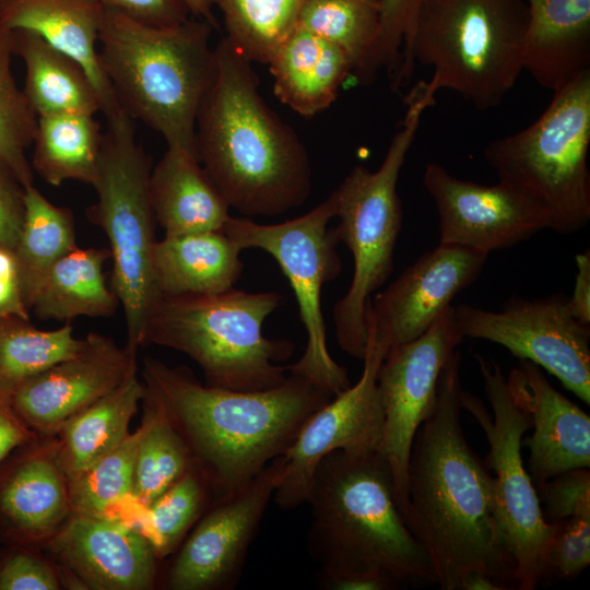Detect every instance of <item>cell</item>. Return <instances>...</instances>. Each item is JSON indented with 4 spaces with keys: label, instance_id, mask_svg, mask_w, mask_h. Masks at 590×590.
<instances>
[{
    "label": "cell",
    "instance_id": "83f0119b",
    "mask_svg": "<svg viewBox=\"0 0 590 590\" xmlns=\"http://www.w3.org/2000/svg\"><path fill=\"white\" fill-rule=\"evenodd\" d=\"M133 371L120 386L71 416L56 435L58 457L72 479L120 445L144 397L145 385Z\"/></svg>",
    "mask_w": 590,
    "mask_h": 590
},
{
    "label": "cell",
    "instance_id": "2e32d148",
    "mask_svg": "<svg viewBox=\"0 0 590 590\" xmlns=\"http://www.w3.org/2000/svg\"><path fill=\"white\" fill-rule=\"evenodd\" d=\"M387 352L368 341L359 379L334 396L302 427L284 455L283 477L272 499L284 510L307 503L319 461L334 450L380 451L385 414L377 373Z\"/></svg>",
    "mask_w": 590,
    "mask_h": 590
},
{
    "label": "cell",
    "instance_id": "f907efd6",
    "mask_svg": "<svg viewBox=\"0 0 590 590\" xmlns=\"http://www.w3.org/2000/svg\"><path fill=\"white\" fill-rule=\"evenodd\" d=\"M459 590H508V588L485 573L472 571L461 579Z\"/></svg>",
    "mask_w": 590,
    "mask_h": 590
},
{
    "label": "cell",
    "instance_id": "484cf974",
    "mask_svg": "<svg viewBox=\"0 0 590 590\" xmlns=\"http://www.w3.org/2000/svg\"><path fill=\"white\" fill-rule=\"evenodd\" d=\"M241 249L223 231L165 235L153 248L158 296L215 294L234 287L244 264Z\"/></svg>",
    "mask_w": 590,
    "mask_h": 590
},
{
    "label": "cell",
    "instance_id": "f1b7e54d",
    "mask_svg": "<svg viewBox=\"0 0 590 590\" xmlns=\"http://www.w3.org/2000/svg\"><path fill=\"white\" fill-rule=\"evenodd\" d=\"M14 55L25 64L23 92L37 115L101 111L97 93L82 66L37 33L15 28Z\"/></svg>",
    "mask_w": 590,
    "mask_h": 590
},
{
    "label": "cell",
    "instance_id": "d590c367",
    "mask_svg": "<svg viewBox=\"0 0 590 590\" xmlns=\"http://www.w3.org/2000/svg\"><path fill=\"white\" fill-rule=\"evenodd\" d=\"M215 499L212 486L193 464L142 512L137 527L151 543L157 558L176 550L187 532Z\"/></svg>",
    "mask_w": 590,
    "mask_h": 590
},
{
    "label": "cell",
    "instance_id": "8d00e7d4",
    "mask_svg": "<svg viewBox=\"0 0 590 590\" xmlns=\"http://www.w3.org/2000/svg\"><path fill=\"white\" fill-rule=\"evenodd\" d=\"M379 21V0H308L297 27L342 49L355 75L373 47Z\"/></svg>",
    "mask_w": 590,
    "mask_h": 590
},
{
    "label": "cell",
    "instance_id": "f546056e",
    "mask_svg": "<svg viewBox=\"0 0 590 590\" xmlns=\"http://www.w3.org/2000/svg\"><path fill=\"white\" fill-rule=\"evenodd\" d=\"M107 259L108 248H73L49 270L31 310L39 319L58 321L113 316L119 302L106 283Z\"/></svg>",
    "mask_w": 590,
    "mask_h": 590
},
{
    "label": "cell",
    "instance_id": "836d02e7",
    "mask_svg": "<svg viewBox=\"0 0 590 590\" xmlns=\"http://www.w3.org/2000/svg\"><path fill=\"white\" fill-rule=\"evenodd\" d=\"M83 342L69 323L42 330L30 319L0 317V388L12 394L27 379L75 355Z\"/></svg>",
    "mask_w": 590,
    "mask_h": 590
},
{
    "label": "cell",
    "instance_id": "ee69618b",
    "mask_svg": "<svg viewBox=\"0 0 590 590\" xmlns=\"http://www.w3.org/2000/svg\"><path fill=\"white\" fill-rule=\"evenodd\" d=\"M103 8L153 26L180 24L192 15L185 0H97Z\"/></svg>",
    "mask_w": 590,
    "mask_h": 590
},
{
    "label": "cell",
    "instance_id": "8fae6325",
    "mask_svg": "<svg viewBox=\"0 0 590 590\" xmlns=\"http://www.w3.org/2000/svg\"><path fill=\"white\" fill-rule=\"evenodd\" d=\"M333 217L334 206L329 196L305 214L281 223L259 224L249 217L229 216L223 227L241 250L259 248L280 266L294 292L307 333L303 355L287 366V371L331 397L351 385L346 370L329 353L321 308L323 285L342 269L337 251L339 239L333 227H329Z\"/></svg>",
    "mask_w": 590,
    "mask_h": 590
},
{
    "label": "cell",
    "instance_id": "9a60e30c",
    "mask_svg": "<svg viewBox=\"0 0 590 590\" xmlns=\"http://www.w3.org/2000/svg\"><path fill=\"white\" fill-rule=\"evenodd\" d=\"M284 467V456L278 457L247 484L212 502L180 545L168 571L169 589L235 588Z\"/></svg>",
    "mask_w": 590,
    "mask_h": 590
},
{
    "label": "cell",
    "instance_id": "c3c4849f",
    "mask_svg": "<svg viewBox=\"0 0 590 590\" xmlns=\"http://www.w3.org/2000/svg\"><path fill=\"white\" fill-rule=\"evenodd\" d=\"M36 435L16 413L12 397L0 388V463L17 447L33 440Z\"/></svg>",
    "mask_w": 590,
    "mask_h": 590
},
{
    "label": "cell",
    "instance_id": "74e56055",
    "mask_svg": "<svg viewBox=\"0 0 590 590\" xmlns=\"http://www.w3.org/2000/svg\"><path fill=\"white\" fill-rule=\"evenodd\" d=\"M13 56V30L0 24V161L26 188L34 180L26 151L33 143L38 117L16 84L11 69Z\"/></svg>",
    "mask_w": 590,
    "mask_h": 590
},
{
    "label": "cell",
    "instance_id": "d6a6232c",
    "mask_svg": "<svg viewBox=\"0 0 590 590\" xmlns=\"http://www.w3.org/2000/svg\"><path fill=\"white\" fill-rule=\"evenodd\" d=\"M145 385V384H144ZM132 497L145 507L193 464L190 448L156 393L145 385Z\"/></svg>",
    "mask_w": 590,
    "mask_h": 590
},
{
    "label": "cell",
    "instance_id": "ba28073f",
    "mask_svg": "<svg viewBox=\"0 0 590 590\" xmlns=\"http://www.w3.org/2000/svg\"><path fill=\"white\" fill-rule=\"evenodd\" d=\"M435 95L427 81H418L403 97V120L380 166L376 170L354 166L330 194L334 217L339 219L334 233L351 251L354 263L350 287L333 307L335 338L342 351L362 361L367 345L366 305L394 266L403 220L397 191L399 176L422 116L435 104Z\"/></svg>",
    "mask_w": 590,
    "mask_h": 590
},
{
    "label": "cell",
    "instance_id": "816d5d0a",
    "mask_svg": "<svg viewBox=\"0 0 590 590\" xmlns=\"http://www.w3.org/2000/svg\"><path fill=\"white\" fill-rule=\"evenodd\" d=\"M191 14L206 21L213 28H219L217 20L209 0H185Z\"/></svg>",
    "mask_w": 590,
    "mask_h": 590
},
{
    "label": "cell",
    "instance_id": "4dcf8cb0",
    "mask_svg": "<svg viewBox=\"0 0 590 590\" xmlns=\"http://www.w3.org/2000/svg\"><path fill=\"white\" fill-rule=\"evenodd\" d=\"M102 140L101 125L92 114L38 117L32 143L33 172L55 187L68 180L92 185L97 174Z\"/></svg>",
    "mask_w": 590,
    "mask_h": 590
},
{
    "label": "cell",
    "instance_id": "b9f144b4",
    "mask_svg": "<svg viewBox=\"0 0 590 590\" xmlns=\"http://www.w3.org/2000/svg\"><path fill=\"white\" fill-rule=\"evenodd\" d=\"M547 522L590 517V472L588 468L565 471L535 484Z\"/></svg>",
    "mask_w": 590,
    "mask_h": 590
},
{
    "label": "cell",
    "instance_id": "e0dca14e",
    "mask_svg": "<svg viewBox=\"0 0 590 590\" xmlns=\"http://www.w3.org/2000/svg\"><path fill=\"white\" fill-rule=\"evenodd\" d=\"M423 185L439 216V243L489 255L550 229L545 210L519 188L499 180L486 186L458 178L428 163Z\"/></svg>",
    "mask_w": 590,
    "mask_h": 590
},
{
    "label": "cell",
    "instance_id": "bcb514c9",
    "mask_svg": "<svg viewBox=\"0 0 590 590\" xmlns=\"http://www.w3.org/2000/svg\"><path fill=\"white\" fill-rule=\"evenodd\" d=\"M0 317L30 319L12 249L0 246Z\"/></svg>",
    "mask_w": 590,
    "mask_h": 590
},
{
    "label": "cell",
    "instance_id": "3957f363",
    "mask_svg": "<svg viewBox=\"0 0 590 590\" xmlns=\"http://www.w3.org/2000/svg\"><path fill=\"white\" fill-rule=\"evenodd\" d=\"M143 378L186 439L215 499L284 456L309 417L333 398L293 374L257 391L202 385L188 369L152 357L144 359Z\"/></svg>",
    "mask_w": 590,
    "mask_h": 590
},
{
    "label": "cell",
    "instance_id": "f35d334b",
    "mask_svg": "<svg viewBox=\"0 0 590 590\" xmlns=\"http://www.w3.org/2000/svg\"><path fill=\"white\" fill-rule=\"evenodd\" d=\"M140 427L87 469L67 480L72 514L106 516L131 498Z\"/></svg>",
    "mask_w": 590,
    "mask_h": 590
},
{
    "label": "cell",
    "instance_id": "7a4b0ae2",
    "mask_svg": "<svg viewBox=\"0 0 590 590\" xmlns=\"http://www.w3.org/2000/svg\"><path fill=\"white\" fill-rule=\"evenodd\" d=\"M214 50L215 78L196 120L198 161L244 217L300 206L312 184L304 143L264 102L252 62L225 36Z\"/></svg>",
    "mask_w": 590,
    "mask_h": 590
},
{
    "label": "cell",
    "instance_id": "9c48e42d",
    "mask_svg": "<svg viewBox=\"0 0 590 590\" xmlns=\"http://www.w3.org/2000/svg\"><path fill=\"white\" fill-rule=\"evenodd\" d=\"M589 146L590 70L555 90L530 126L488 143L484 157L545 210L551 231L567 235L590 220Z\"/></svg>",
    "mask_w": 590,
    "mask_h": 590
},
{
    "label": "cell",
    "instance_id": "60d3db41",
    "mask_svg": "<svg viewBox=\"0 0 590 590\" xmlns=\"http://www.w3.org/2000/svg\"><path fill=\"white\" fill-rule=\"evenodd\" d=\"M543 580H571L590 564V517L550 522Z\"/></svg>",
    "mask_w": 590,
    "mask_h": 590
},
{
    "label": "cell",
    "instance_id": "7c38bea8",
    "mask_svg": "<svg viewBox=\"0 0 590 590\" xmlns=\"http://www.w3.org/2000/svg\"><path fill=\"white\" fill-rule=\"evenodd\" d=\"M491 411L474 394L461 391V409L480 425L488 442L495 512L515 562L518 590H534L543 580L551 523L544 519L535 486L524 468L521 448L531 418L511 398L506 376L493 359L475 355Z\"/></svg>",
    "mask_w": 590,
    "mask_h": 590
},
{
    "label": "cell",
    "instance_id": "277c9868",
    "mask_svg": "<svg viewBox=\"0 0 590 590\" xmlns=\"http://www.w3.org/2000/svg\"><path fill=\"white\" fill-rule=\"evenodd\" d=\"M309 551L322 576L382 569L404 585L436 583L430 559L406 527L380 451L334 450L312 475Z\"/></svg>",
    "mask_w": 590,
    "mask_h": 590
},
{
    "label": "cell",
    "instance_id": "ab89813d",
    "mask_svg": "<svg viewBox=\"0 0 590 590\" xmlns=\"http://www.w3.org/2000/svg\"><path fill=\"white\" fill-rule=\"evenodd\" d=\"M421 1L379 0V30L371 49L356 74L359 83H368L381 69H386L390 80L394 78Z\"/></svg>",
    "mask_w": 590,
    "mask_h": 590
},
{
    "label": "cell",
    "instance_id": "681fc988",
    "mask_svg": "<svg viewBox=\"0 0 590 590\" xmlns=\"http://www.w3.org/2000/svg\"><path fill=\"white\" fill-rule=\"evenodd\" d=\"M575 262L577 272L568 302L574 316L590 324V251L587 249L576 255Z\"/></svg>",
    "mask_w": 590,
    "mask_h": 590
},
{
    "label": "cell",
    "instance_id": "7402d4cb",
    "mask_svg": "<svg viewBox=\"0 0 590 590\" xmlns=\"http://www.w3.org/2000/svg\"><path fill=\"white\" fill-rule=\"evenodd\" d=\"M512 400L531 418L533 434L522 439L529 449L528 473L533 484L565 471L590 467V417L557 391L541 367L520 359L506 376Z\"/></svg>",
    "mask_w": 590,
    "mask_h": 590
},
{
    "label": "cell",
    "instance_id": "7dc6e473",
    "mask_svg": "<svg viewBox=\"0 0 590 590\" xmlns=\"http://www.w3.org/2000/svg\"><path fill=\"white\" fill-rule=\"evenodd\" d=\"M322 580L332 590H392L404 586L390 573L377 568L326 575Z\"/></svg>",
    "mask_w": 590,
    "mask_h": 590
},
{
    "label": "cell",
    "instance_id": "5bb4252c",
    "mask_svg": "<svg viewBox=\"0 0 590 590\" xmlns=\"http://www.w3.org/2000/svg\"><path fill=\"white\" fill-rule=\"evenodd\" d=\"M452 306L420 337L390 349L377 373L385 414L380 452L390 467L402 517L406 508L408 464L415 434L435 404L442 368L463 340Z\"/></svg>",
    "mask_w": 590,
    "mask_h": 590
},
{
    "label": "cell",
    "instance_id": "f6af8a7d",
    "mask_svg": "<svg viewBox=\"0 0 590 590\" xmlns=\"http://www.w3.org/2000/svg\"><path fill=\"white\" fill-rule=\"evenodd\" d=\"M24 192L14 173L0 161V246L12 250L23 222Z\"/></svg>",
    "mask_w": 590,
    "mask_h": 590
},
{
    "label": "cell",
    "instance_id": "603a6c76",
    "mask_svg": "<svg viewBox=\"0 0 590 590\" xmlns=\"http://www.w3.org/2000/svg\"><path fill=\"white\" fill-rule=\"evenodd\" d=\"M104 8L97 0H0V24L37 33L78 61L86 71L106 120L120 108L98 60V33Z\"/></svg>",
    "mask_w": 590,
    "mask_h": 590
},
{
    "label": "cell",
    "instance_id": "4fadbf2b",
    "mask_svg": "<svg viewBox=\"0 0 590 590\" xmlns=\"http://www.w3.org/2000/svg\"><path fill=\"white\" fill-rule=\"evenodd\" d=\"M460 333L507 349L555 376L586 404H590V324L577 319L568 297H514L502 310L468 304L452 306Z\"/></svg>",
    "mask_w": 590,
    "mask_h": 590
},
{
    "label": "cell",
    "instance_id": "ffe728a7",
    "mask_svg": "<svg viewBox=\"0 0 590 590\" xmlns=\"http://www.w3.org/2000/svg\"><path fill=\"white\" fill-rule=\"evenodd\" d=\"M71 515L56 436H36L0 463L1 543L34 548L49 542Z\"/></svg>",
    "mask_w": 590,
    "mask_h": 590
},
{
    "label": "cell",
    "instance_id": "6da1fadb",
    "mask_svg": "<svg viewBox=\"0 0 590 590\" xmlns=\"http://www.w3.org/2000/svg\"><path fill=\"white\" fill-rule=\"evenodd\" d=\"M462 389L456 351L412 444L403 520L426 551L440 590H459L472 571L516 589L515 562L496 519L492 474L461 425Z\"/></svg>",
    "mask_w": 590,
    "mask_h": 590
},
{
    "label": "cell",
    "instance_id": "d6986e66",
    "mask_svg": "<svg viewBox=\"0 0 590 590\" xmlns=\"http://www.w3.org/2000/svg\"><path fill=\"white\" fill-rule=\"evenodd\" d=\"M137 355L108 335L90 332L75 355L21 384L11 394L13 406L36 435L55 437L71 416L137 371Z\"/></svg>",
    "mask_w": 590,
    "mask_h": 590
},
{
    "label": "cell",
    "instance_id": "4316f807",
    "mask_svg": "<svg viewBox=\"0 0 590 590\" xmlns=\"http://www.w3.org/2000/svg\"><path fill=\"white\" fill-rule=\"evenodd\" d=\"M281 103L303 117H312L332 105L352 74L346 54L335 45L296 27L268 64Z\"/></svg>",
    "mask_w": 590,
    "mask_h": 590
},
{
    "label": "cell",
    "instance_id": "ac0fdd59",
    "mask_svg": "<svg viewBox=\"0 0 590 590\" xmlns=\"http://www.w3.org/2000/svg\"><path fill=\"white\" fill-rule=\"evenodd\" d=\"M487 257L464 246L441 243L424 252L368 300L367 341L388 352L420 337L480 276Z\"/></svg>",
    "mask_w": 590,
    "mask_h": 590
},
{
    "label": "cell",
    "instance_id": "5b68a950",
    "mask_svg": "<svg viewBox=\"0 0 590 590\" xmlns=\"http://www.w3.org/2000/svg\"><path fill=\"white\" fill-rule=\"evenodd\" d=\"M212 30L198 17L153 26L103 10L101 68L120 108L158 132L167 146L194 153L197 116L216 73Z\"/></svg>",
    "mask_w": 590,
    "mask_h": 590
},
{
    "label": "cell",
    "instance_id": "30bf717a",
    "mask_svg": "<svg viewBox=\"0 0 590 590\" xmlns=\"http://www.w3.org/2000/svg\"><path fill=\"white\" fill-rule=\"evenodd\" d=\"M151 169L133 120L123 110L107 120L92 184L97 198L87 217L108 239L111 288L123 309L126 346L137 353L144 345L148 318L158 297L152 269L156 221L149 193Z\"/></svg>",
    "mask_w": 590,
    "mask_h": 590
},
{
    "label": "cell",
    "instance_id": "52a82bcc",
    "mask_svg": "<svg viewBox=\"0 0 590 590\" xmlns=\"http://www.w3.org/2000/svg\"><path fill=\"white\" fill-rule=\"evenodd\" d=\"M278 292L234 287L215 294L158 296L144 344L179 351L202 369L205 385L236 391L276 387L286 379L280 363L294 353L285 339L263 335L266 319L281 305Z\"/></svg>",
    "mask_w": 590,
    "mask_h": 590
},
{
    "label": "cell",
    "instance_id": "cb8c5ba5",
    "mask_svg": "<svg viewBox=\"0 0 590 590\" xmlns=\"http://www.w3.org/2000/svg\"><path fill=\"white\" fill-rule=\"evenodd\" d=\"M523 70L554 92L590 70V0H524Z\"/></svg>",
    "mask_w": 590,
    "mask_h": 590
},
{
    "label": "cell",
    "instance_id": "7bdbcfd3",
    "mask_svg": "<svg viewBox=\"0 0 590 590\" xmlns=\"http://www.w3.org/2000/svg\"><path fill=\"white\" fill-rule=\"evenodd\" d=\"M0 553V590H58L61 577L33 548L5 545Z\"/></svg>",
    "mask_w": 590,
    "mask_h": 590
},
{
    "label": "cell",
    "instance_id": "44dd1931",
    "mask_svg": "<svg viewBox=\"0 0 590 590\" xmlns=\"http://www.w3.org/2000/svg\"><path fill=\"white\" fill-rule=\"evenodd\" d=\"M52 553L84 589L146 590L158 559L134 526L106 516L72 514L48 542Z\"/></svg>",
    "mask_w": 590,
    "mask_h": 590
},
{
    "label": "cell",
    "instance_id": "1f68e13d",
    "mask_svg": "<svg viewBox=\"0 0 590 590\" xmlns=\"http://www.w3.org/2000/svg\"><path fill=\"white\" fill-rule=\"evenodd\" d=\"M76 247L70 209L51 203L34 185L24 192V216L13 249L24 302L33 299L52 266Z\"/></svg>",
    "mask_w": 590,
    "mask_h": 590
},
{
    "label": "cell",
    "instance_id": "8992f818",
    "mask_svg": "<svg viewBox=\"0 0 590 590\" xmlns=\"http://www.w3.org/2000/svg\"><path fill=\"white\" fill-rule=\"evenodd\" d=\"M528 23L524 0H422L392 90L417 62L432 68L436 93L448 88L477 110L495 108L523 71Z\"/></svg>",
    "mask_w": 590,
    "mask_h": 590
},
{
    "label": "cell",
    "instance_id": "d4e9b609",
    "mask_svg": "<svg viewBox=\"0 0 590 590\" xmlns=\"http://www.w3.org/2000/svg\"><path fill=\"white\" fill-rule=\"evenodd\" d=\"M154 217L165 235L223 231L229 205L194 153L167 146L149 178Z\"/></svg>",
    "mask_w": 590,
    "mask_h": 590
},
{
    "label": "cell",
    "instance_id": "e575fe53",
    "mask_svg": "<svg viewBox=\"0 0 590 590\" xmlns=\"http://www.w3.org/2000/svg\"><path fill=\"white\" fill-rule=\"evenodd\" d=\"M221 12L225 37L251 62L269 64L295 31L308 0H209Z\"/></svg>",
    "mask_w": 590,
    "mask_h": 590
}]
</instances>
